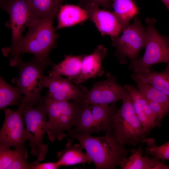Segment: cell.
<instances>
[{
	"label": "cell",
	"mask_w": 169,
	"mask_h": 169,
	"mask_svg": "<svg viewBox=\"0 0 169 169\" xmlns=\"http://www.w3.org/2000/svg\"><path fill=\"white\" fill-rule=\"evenodd\" d=\"M54 19L38 20L28 27L26 34L16 45L2 49L4 56L12 57L29 53L48 66L52 64L49 58L51 50L56 48L58 35L53 27Z\"/></svg>",
	"instance_id": "obj_1"
},
{
	"label": "cell",
	"mask_w": 169,
	"mask_h": 169,
	"mask_svg": "<svg viewBox=\"0 0 169 169\" xmlns=\"http://www.w3.org/2000/svg\"><path fill=\"white\" fill-rule=\"evenodd\" d=\"M68 142L78 140L94 162L96 169H114L121 165L129 153L136 149H127L120 143L111 133L103 136L71 132Z\"/></svg>",
	"instance_id": "obj_2"
},
{
	"label": "cell",
	"mask_w": 169,
	"mask_h": 169,
	"mask_svg": "<svg viewBox=\"0 0 169 169\" xmlns=\"http://www.w3.org/2000/svg\"><path fill=\"white\" fill-rule=\"evenodd\" d=\"M23 115L26 129L29 136L31 153L37 160L43 161L48 152V146L43 143L46 131L47 109L44 97L40 100H28L24 97Z\"/></svg>",
	"instance_id": "obj_3"
},
{
	"label": "cell",
	"mask_w": 169,
	"mask_h": 169,
	"mask_svg": "<svg viewBox=\"0 0 169 169\" xmlns=\"http://www.w3.org/2000/svg\"><path fill=\"white\" fill-rule=\"evenodd\" d=\"M111 133L120 144L135 146L145 143L148 135L135 112L129 93L113 118Z\"/></svg>",
	"instance_id": "obj_4"
},
{
	"label": "cell",
	"mask_w": 169,
	"mask_h": 169,
	"mask_svg": "<svg viewBox=\"0 0 169 169\" xmlns=\"http://www.w3.org/2000/svg\"><path fill=\"white\" fill-rule=\"evenodd\" d=\"M117 110L116 102L110 105L79 103L76 123L71 132L90 135L101 131L110 133L113 116Z\"/></svg>",
	"instance_id": "obj_5"
},
{
	"label": "cell",
	"mask_w": 169,
	"mask_h": 169,
	"mask_svg": "<svg viewBox=\"0 0 169 169\" xmlns=\"http://www.w3.org/2000/svg\"><path fill=\"white\" fill-rule=\"evenodd\" d=\"M44 97L49 116L45 131L52 142L56 139L61 140L67 136L64 131H67L69 134L76 125L79 103L54 101Z\"/></svg>",
	"instance_id": "obj_6"
},
{
	"label": "cell",
	"mask_w": 169,
	"mask_h": 169,
	"mask_svg": "<svg viewBox=\"0 0 169 169\" xmlns=\"http://www.w3.org/2000/svg\"><path fill=\"white\" fill-rule=\"evenodd\" d=\"M9 65L16 67L19 76L12 80L23 93L24 97L28 100H38L44 86V69L48 66L33 57L28 62H24L20 56L10 59Z\"/></svg>",
	"instance_id": "obj_7"
},
{
	"label": "cell",
	"mask_w": 169,
	"mask_h": 169,
	"mask_svg": "<svg viewBox=\"0 0 169 169\" xmlns=\"http://www.w3.org/2000/svg\"><path fill=\"white\" fill-rule=\"evenodd\" d=\"M146 29L147 39L143 55L133 64L129 70L135 73L145 72L150 70L151 67L161 63L169 64V44L164 36L161 35L154 27L156 21L153 18H147Z\"/></svg>",
	"instance_id": "obj_8"
},
{
	"label": "cell",
	"mask_w": 169,
	"mask_h": 169,
	"mask_svg": "<svg viewBox=\"0 0 169 169\" xmlns=\"http://www.w3.org/2000/svg\"><path fill=\"white\" fill-rule=\"evenodd\" d=\"M121 36L111 38L112 44L116 50L115 55L120 63L127 62L126 58L133 64L138 59L140 52L145 48L147 33L138 15L134 17L132 24L125 28Z\"/></svg>",
	"instance_id": "obj_9"
},
{
	"label": "cell",
	"mask_w": 169,
	"mask_h": 169,
	"mask_svg": "<svg viewBox=\"0 0 169 169\" xmlns=\"http://www.w3.org/2000/svg\"><path fill=\"white\" fill-rule=\"evenodd\" d=\"M24 105L23 99L16 110L5 109V119L0 131V148L13 147L15 149L27 151L25 143L29 137L23 123Z\"/></svg>",
	"instance_id": "obj_10"
},
{
	"label": "cell",
	"mask_w": 169,
	"mask_h": 169,
	"mask_svg": "<svg viewBox=\"0 0 169 169\" xmlns=\"http://www.w3.org/2000/svg\"><path fill=\"white\" fill-rule=\"evenodd\" d=\"M2 8L8 14L12 32L13 46L22 38V33L38 20L34 15L27 0H1Z\"/></svg>",
	"instance_id": "obj_11"
},
{
	"label": "cell",
	"mask_w": 169,
	"mask_h": 169,
	"mask_svg": "<svg viewBox=\"0 0 169 169\" xmlns=\"http://www.w3.org/2000/svg\"><path fill=\"white\" fill-rule=\"evenodd\" d=\"M129 94L125 85L122 86L119 84L116 77L109 74L106 79L97 82L85 93L82 103L109 104L119 100H122Z\"/></svg>",
	"instance_id": "obj_12"
},
{
	"label": "cell",
	"mask_w": 169,
	"mask_h": 169,
	"mask_svg": "<svg viewBox=\"0 0 169 169\" xmlns=\"http://www.w3.org/2000/svg\"><path fill=\"white\" fill-rule=\"evenodd\" d=\"M44 86L49 89L45 97L54 101L73 100L80 103L86 93L61 76H44Z\"/></svg>",
	"instance_id": "obj_13"
},
{
	"label": "cell",
	"mask_w": 169,
	"mask_h": 169,
	"mask_svg": "<svg viewBox=\"0 0 169 169\" xmlns=\"http://www.w3.org/2000/svg\"><path fill=\"white\" fill-rule=\"evenodd\" d=\"M87 13L89 18L95 24L103 36L108 35L111 38L118 37L124 28L113 12L99 8L98 5L90 3L81 6Z\"/></svg>",
	"instance_id": "obj_14"
},
{
	"label": "cell",
	"mask_w": 169,
	"mask_h": 169,
	"mask_svg": "<svg viewBox=\"0 0 169 169\" xmlns=\"http://www.w3.org/2000/svg\"><path fill=\"white\" fill-rule=\"evenodd\" d=\"M107 53V49L100 45L91 54L84 55L79 74L70 81L78 84L101 75L104 73L102 62Z\"/></svg>",
	"instance_id": "obj_15"
},
{
	"label": "cell",
	"mask_w": 169,
	"mask_h": 169,
	"mask_svg": "<svg viewBox=\"0 0 169 169\" xmlns=\"http://www.w3.org/2000/svg\"><path fill=\"white\" fill-rule=\"evenodd\" d=\"M142 148L140 146L120 166L121 169H169V166L154 157L146 153L142 155Z\"/></svg>",
	"instance_id": "obj_16"
},
{
	"label": "cell",
	"mask_w": 169,
	"mask_h": 169,
	"mask_svg": "<svg viewBox=\"0 0 169 169\" xmlns=\"http://www.w3.org/2000/svg\"><path fill=\"white\" fill-rule=\"evenodd\" d=\"M84 149L80 143L73 145L68 142L63 150L57 153L59 166H68L92 162L87 153L83 152Z\"/></svg>",
	"instance_id": "obj_17"
},
{
	"label": "cell",
	"mask_w": 169,
	"mask_h": 169,
	"mask_svg": "<svg viewBox=\"0 0 169 169\" xmlns=\"http://www.w3.org/2000/svg\"><path fill=\"white\" fill-rule=\"evenodd\" d=\"M57 17V30L73 26L89 18L84 9L80 6L70 4L61 5Z\"/></svg>",
	"instance_id": "obj_18"
},
{
	"label": "cell",
	"mask_w": 169,
	"mask_h": 169,
	"mask_svg": "<svg viewBox=\"0 0 169 169\" xmlns=\"http://www.w3.org/2000/svg\"><path fill=\"white\" fill-rule=\"evenodd\" d=\"M84 56H66L63 60L53 66L49 75L66 76L71 81L79 74Z\"/></svg>",
	"instance_id": "obj_19"
},
{
	"label": "cell",
	"mask_w": 169,
	"mask_h": 169,
	"mask_svg": "<svg viewBox=\"0 0 169 169\" xmlns=\"http://www.w3.org/2000/svg\"><path fill=\"white\" fill-rule=\"evenodd\" d=\"M38 20L54 18L57 16L63 0H27Z\"/></svg>",
	"instance_id": "obj_20"
},
{
	"label": "cell",
	"mask_w": 169,
	"mask_h": 169,
	"mask_svg": "<svg viewBox=\"0 0 169 169\" xmlns=\"http://www.w3.org/2000/svg\"><path fill=\"white\" fill-rule=\"evenodd\" d=\"M131 76L151 85L169 96V64L162 72H151L150 70L143 73H133Z\"/></svg>",
	"instance_id": "obj_21"
},
{
	"label": "cell",
	"mask_w": 169,
	"mask_h": 169,
	"mask_svg": "<svg viewBox=\"0 0 169 169\" xmlns=\"http://www.w3.org/2000/svg\"><path fill=\"white\" fill-rule=\"evenodd\" d=\"M112 11L124 29L139 13V8L133 0H112Z\"/></svg>",
	"instance_id": "obj_22"
},
{
	"label": "cell",
	"mask_w": 169,
	"mask_h": 169,
	"mask_svg": "<svg viewBox=\"0 0 169 169\" xmlns=\"http://www.w3.org/2000/svg\"><path fill=\"white\" fill-rule=\"evenodd\" d=\"M23 94L20 89L8 84L0 75V109H5L9 105H18L22 103Z\"/></svg>",
	"instance_id": "obj_23"
},
{
	"label": "cell",
	"mask_w": 169,
	"mask_h": 169,
	"mask_svg": "<svg viewBox=\"0 0 169 169\" xmlns=\"http://www.w3.org/2000/svg\"><path fill=\"white\" fill-rule=\"evenodd\" d=\"M131 78L136 82L140 93L147 100L158 103L169 109V96L137 78Z\"/></svg>",
	"instance_id": "obj_24"
},
{
	"label": "cell",
	"mask_w": 169,
	"mask_h": 169,
	"mask_svg": "<svg viewBox=\"0 0 169 169\" xmlns=\"http://www.w3.org/2000/svg\"><path fill=\"white\" fill-rule=\"evenodd\" d=\"M156 141L153 138H146L145 142L146 145L145 149L146 154L159 159L164 163L165 161L169 160V141L157 146Z\"/></svg>",
	"instance_id": "obj_25"
},
{
	"label": "cell",
	"mask_w": 169,
	"mask_h": 169,
	"mask_svg": "<svg viewBox=\"0 0 169 169\" xmlns=\"http://www.w3.org/2000/svg\"><path fill=\"white\" fill-rule=\"evenodd\" d=\"M21 151H23L15 149L11 150L10 148H0V169H8Z\"/></svg>",
	"instance_id": "obj_26"
},
{
	"label": "cell",
	"mask_w": 169,
	"mask_h": 169,
	"mask_svg": "<svg viewBox=\"0 0 169 169\" xmlns=\"http://www.w3.org/2000/svg\"><path fill=\"white\" fill-rule=\"evenodd\" d=\"M147 101L151 110L156 117L155 127H160L161 125L162 119L169 114V109L158 103L149 100Z\"/></svg>",
	"instance_id": "obj_27"
},
{
	"label": "cell",
	"mask_w": 169,
	"mask_h": 169,
	"mask_svg": "<svg viewBox=\"0 0 169 169\" xmlns=\"http://www.w3.org/2000/svg\"><path fill=\"white\" fill-rule=\"evenodd\" d=\"M28 151H21L8 169H32V162L27 161Z\"/></svg>",
	"instance_id": "obj_28"
},
{
	"label": "cell",
	"mask_w": 169,
	"mask_h": 169,
	"mask_svg": "<svg viewBox=\"0 0 169 169\" xmlns=\"http://www.w3.org/2000/svg\"><path fill=\"white\" fill-rule=\"evenodd\" d=\"M80 6L90 3L97 4L101 6L104 9L110 11L112 8V0H80Z\"/></svg>",
	"instance_id": "obj_29"
},
{
	"label": "cell",
	"mask_w": 169,
	"mask_h": 169,
	"mask_svg": "<svg viewBox=\"0 0 169 169\" xmlns=\"http://www.w3.org/2000/svg\"><path fill=\"white\" fill-rule=\"evenodd\" d=\"M32 163V169H57L60 166L58 161L40 163L37 160Z\"/></svg>",
	"instance_id": "obj_30"
},
{
	"label": "cell",
	"mask_w": 169,
	"mask_h": 169,
	"mask_svg": "<svg viewBox=\"0 0 169 169\" xmlns=\"http://www.w3.org/2000/svg\"><path fill=\"white\" fill-rule=\"evenodd\" d=\"M169 11V0H161Z\"/></svg>",
	"instance_id": "obj_31"
},
{
	"label": "cell",
	"mask_w": 169,
	"mask_h": 169,
	"mask_svg": "<svg viewBox=\"0 0 169 169\" xmlns=\"http://www.w3.org/2000/svg\"><path fill=\"white\" fill-rule=\"evenodd\" d=\"M165 38L166 39V41L169 44V36H165Z\"/></svg>",
	"instance_id": "obj_32"
},
{
	"label": "cell",
	"mask_w": 169,
	"mask_h": 169,
	"mask_svg": "<svg viewBox=\"0 0 169 169\" xmlns=\"http://www.w3.org/2000/svg\"><path fill=\"white\" fill-rule=\"evenodd\" d=\"M63 1L64 0H63Z\"/></svg>",
	"instance_id": "obj_33"
}]
</instances>
